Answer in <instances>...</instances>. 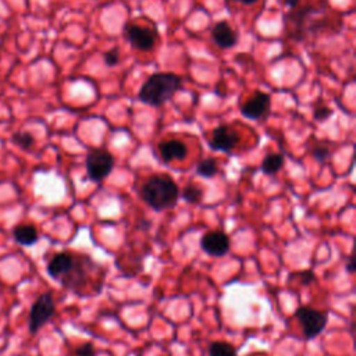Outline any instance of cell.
I'll return each instance as SVG.
<instances>
[{
    "mask_svg": "<svg viewBox=\"0 0 356 356\" xmlns=\"http://www.w3.org/2000/svg\"><path fill=\"white\" fill-rule=\"evenodd\" d=\"M95 267H99V266L95 264L88 256L75 253V259H74L71 268L68 270V273L64 277H61L58 280V282L68 291L78 293L86 285L88 278L92 273V268H95Z\"/></svg>",
    "mask_w": 356,
    "mask_h": 356,
    "instance_id": "obj_3",
    "label": "cell"
},
{
    "mask_svg": "<svg viewBox=\"0 0 356 356\" xmlns=\"http://www.w3.org/2000/svg\"><path fill=\"white\" fill-rule=\"evenodd\" d=\"M271 107V96L266 92L256 90L241 107V114L248 120H261L264 118Z\"/></svg>",
    "mask_w": 356,
    "mask_h": 356,
    "instance_id": "obj_7",
    "label": "cell"
},
{
    "mask_svg": "<svg viewBox=\"0 0 356 356\" xmlns=\"http://www.w3.org/2000/svg\"><path fill=\"white\" fill-rule=\"evenodd\" d=\"M182 88V78L174 72H154L140 86L138 99L152 107L167 103Z\"/></svg>",
    "mask_w": 356,
    "mask_h": 356,
    "instance_id": "obj_1",
    "label": "cell"
},
{
    "mask_svg": "<svg viewBox=\"0 0 356 356\" xmlns=\"http://www.w3.org/2000/svg\"><path fill=\"white\" fill-rule=\"evenodd\" d=\"M75 259V253L70 252V250H63L56 253L47 263L46 266V271L47 275L56 281H58L61 277H64L68 270L71 268L72 263Z\"/></svg>",
    "mask_w": 356,
    "mask_h": 356,
    "instance_id": "obj_12",
    "label": "cell"
},
{
    "mask_svg": "<svg viewBox=\"0 0 356 356\" xmlns=\"http://www.w3.org/2000/svg\"><path fill=\"white\" fill-rule=\"evenodd\" d=\"M56 313V303L51 292H43L36 298L32 303L29 316H28V331L31 335L38 334L44 324L50 321V318Z\"/></svg>",
    "mask_w": 356,
    "mask_h": 356,
    "instance_id": "obj_4",
    "label": "cell"
},
{
    "mask_svg": "<svg viewBox=\"0 0 356 356\" xmlns=\"http://www.w3.org/2000/svg\"><path fill=\"white\" fill-rule=\"evenodd\" d=\"M284 167V156L281 153H270L267 154L260 165V170L267 175L277 174Z\"/></svg>",
    "mask_w": 356,
    "mask_h": 356,
    "instance_id": "obj_16",
    "label": "cell"
},
{
    "mask_svg": "<svg viewBox=\"0 0 356 356\" xmlns=\"http://www.w3.org/2000/svg\"><path fill=\"white\" fill-rule=\"evenodd\" d=\"M181 196L185 202L191 204H197L203 199V189L196 184H188L184 186Z\"/></svg>",
    "mask_w": 356,
    "mask_h": 356,
    "instance_id": "obj_19",
    "label": "cell"
},
{
    "mask_svg": "<svg viewBox=\"0 0 356 356\" xmlns=\"http://www.w3.org/2000/svg\"><path fill=\"white\" fill-rule=\"evenodd\" d=\"M11 142L18 146L19 149L22 150H29L33 147L35 145V138L31 132L28 131H18V132H14L13 136H11Z\"/></svg>",
    "mask_w": 356,
    "mask_h": 356,
    "instance_id": "obj_20",
    "label": "cell"
},
{
    "mask_svg": "<svg viewBox=\"0 0 356 356\" xmlns=\"http://www.w3.org/2000/svg\"><path fill=\"white\" fill-rule=\"evenodd\" d=\"M312 156L317 160V161H320V163H323V161H325L327 159H330V156H331V150L327 147V146H324V145H316L314 147H312Z\"/></svg>",
    "mask_w": 356,
    "mask_h": 356,
    "instance_id": "obj_22",
    "label": "cell"
},
{
    "mask_svg": "<svg viewBox=\"0 0 356 356\" xmlns=\"http://www.w3.org/2000/svg\"><path fill=\"white\" fill-rule=\"evenodd\" d=\"M284 4L292 10V8H296L299 4H300V0H284Z\"/></svg>",
    "mask_w": 356,
    "mask_h": 356,
    "instance_id": "obj_26",
    "label": "cell"
},
{
    "mask_svg": "<svg viewBox=\"0 0 356 356\" xmlns=\"http://www.w3.org/2000/svg\"><path fill=\"white\" fill-rule=\"evenodd\" d=\"M241 140L239 134L229 125H218L211 131V136L209 139V146L216 152L229 153Z\"/></svg>",
    "mask_w": 356,
    "mask_h": 356,
    "instance_id": "obj_8",
    "label": "cell"
},
{
    "mask_svg": "<svg viewBox=\"0 0 356 356\" xmlns=\"http://www.w3.org/2000/svg\"><path fill=\"white\" fill-rule=\"evenodd\" d=\"M218 172V163L213 157H206L196 165V174L203 178H213Z\"/></svg>",
    "mask_w": 356,
    "mask_h": 356,
    "instance_id": "obj_17",
    "label": "cell"
},
{
    "mask_svg": "<svg viewBox=\"0 0 356 356\" xmlns=\"http://www.w3.org/2000/svg\"><path fill=\"white\" fill-rule=\"evenodd\" d=\"M209 356H238L236 349L225 341H214L209 345Z\"/></svg>",
    "mask_w": 356,
    "mask_h": 356,
    "instance_id": "obj_18",
    "label": "cell"
},
{
    "mask_svg": "<svg viewBox=\"0 0 356 356\" xmlns=\"http://www.w3.org/2000/svg\"><path fill=\"white\" fill-rule=\"evenodd\" d=\"M227 1H238V3H242V4H246V6H252V4H254L257 0H227Z\"/></svg>",
    "mask_w": 356,
    "mask_h": 356,
    "instance_id": "obj_28",
    "label": "cell"
},
{
    "mask_svg": "<svg viewBox=\"0 0 356 356\" xmlns=\"http://www.w3.org/2000/svg\"><path fill=\"white\" fill-rule=\"evenodd\" d=\"M298 275H299V280H300V284L302 285H309L312 284L316 277H314V273L312 270H303V271H298Z\"/></svg>",
    "mask_w": 356,
    "mask_h": 356,
    "instance_id": "obj_25",
    "label": "cell"
},
{
    "mask_svg": "<svg viewBox=\"0 0 356 356\" xmlns=\"http://www.w3.org/2000/svg\"><path fill=\"white\" fill-rule=\"evenodd\" d=\"M103 60H104V64L107 67H115L118 63H120V49L117 46L108 49L104 56H103Z\"/></svg>",
    "mask_w": 356,
    "mask_h": 356,
    "instance_id": "obj_21",
    "label": "cell"
},
{
    "mask_svg": "<svg viewBox=\"0 0 356 356\" xmlns=\"http://www.w3.org/2000/svg\"><path fill=\"white\" fill-rule=\"evenodd\" d=\"M140 199L153 210L163 211L172 209L178 200V185L168 175H152L149 177L140 191Z\"/></svg>",
    "mask_w": 356,
    "mask_h": 356,
    "instance_id": "obj_2",
    "label": "cell"
},
{
    "mask_svg": "<svg viewBox=\"0 0 356 356\" xmlns=\"http://www.w3.org/2000/svg\"><path fill=\"white\" fill-rule=\"evenodd\" d=\"M346 271H348L349 274H352V273L355 271V266H353V261H352V259H349V260L346 261Z\"/></svg>",
    "mask_w": 356,
    "mask_h": 356,
    "instance_id": "obj_27",
    "label": "cell"
},
{
    "mask_svg": "<svg viewBox=\"0 0 356 356\" xmlns=\"http://www.w3.org/2000/svg\"><path fill=\"white\" fill-rule=\"evenodd\" d=\"M124 36L132 47L142 51L152 50L156 43V33L152 29L136 24H127L124 28Z\"/></svg>",
    "mask_w": 356,
    "mask_h": 356,
    "instance_id": "obj_9",
    "label": "cell"
},
{
    "mask_svg": "<svg viewBox=\"0 0 356 356\" xmlns=\"http://www.w3.org/2000/svg\"><path fill=\"white\" fill-rule=\"evenodd\" d=\"M200 248L213 257H221L229 250V236L224 231H209L200 239Z\"/></svg>",
    "mask_w": 356,
    "mask_h": 356,
    "instance_id": "obj_11",
    "label": "cell"
},
{
    "mask_svg": "<svg viewBox=\"0 0 356 356\" xmlns=\"http://www.w3.org/2000/svg\"><path fill=\"white\" fill-rule=\"evenodd\" d=\"M320 10L316 8L312 4H307L300 8H292V11L288 13L285 17V25L289 26L288 29V36L292 38L293 40H302L305 38L303 35V28H305V21L313 15L314 13H318Z\"/></svg>",
    "mask_w": 356,
    "mask_h": 356,
    "instance_id": "obj_10",
    "label": "cell"
},
{
    "mask_svg": "<svg viewBox=\"0 0 356 356\" xmlns=\"http://www.w3.org/2000/svg\"><path fill=\"white\" fill-rule=\"evenodd\" d=\"M85 167L92 182H102L114 168V156L106 149H92L86 156Z\"/></svg>",
    "mask_w": 356,
    "mask_h": 356,
    "instance_id": "obj_6",
    "label": "cell"
},
{
    "mask_svg": "<svg viewBox=\"0 0 356 356\" xmlns=\"http://www.w3.org/2000/svg\"><path fill=\"white\" fill-rule=\"evenodd\" d=\"M295 317L302 325V332L306 339L318 337L328 323V314L325 312L309 306H299L295 310Z\"/></svg>",
    "mask_w": 356,
    "mask_h": 356,
    "instance_id": "obj_5",
    "label": "cell"
},
{
    "mask_svg": "<svg viewBox=\"0 0 356 356\" xmlns=\"http://www.w3.org/2000/svg\"><path fill=\"white\" fill-rule=\"evenodd\" d=\"M159 153L164 163H170L172 160H184L188 154V147L182 140L167 139L159 143Z\"/></svg>",
    "mask_w": 356,
    "mask_h": 356,
    "instance_id": "obj_14",
    "label": "cell"
},
{
    "mask_svg": "<svg viewBox=\"0 0 356 356\" xmlns=\"http://www.w3.org/2000/svg\"><path fill=\"white\" fill-rule=\"evenodd\" d=\"M75 356H96V348L92 342H83L74 350Z\"/></svg>",
    "mask_w": 356,
    "mask_h": 356,
    "instance_id": "obj_24",
    "label": "cell"
},
{
    "mask_svg": "<svg viewBox=\"0 0 356 356\" xmlns=\"http://www.w3.org/2000/svg\"><path fill=\"white\" fill-rule=\"evenodd\" d=\"M210 35L213 42L221 49H231L238 43V33L225 19L216 22L210 31Z\"/></svg>",
    "mask_w": 356,
    "mask_h": 356,
    "instance_id": "obj_13",
    "label": "cell"
},
{
    "mask_svg": "<svg viewBox=\"0 0 356 356\" xmlns=\"http://www.w3.org/2000/svg\"><path fill=\"white\" fill-rule=\"evenodd\" d=\"M248 356H256V355H254V353H252V355H248Z\"/></svg>",
    "mask_w": 356,
    "mask_h": 356,
    "instance_id": "obj_29",
    "label": "cell"
},
{
    "mask_svg": "<svg viewBox=\"0 0 356 356\" xmlns=\"http://www.w3.org/2000/svg\"><path fill=\"white\" fill-rule=\"evenodd\" d=\"M13 238L22 246H32L39 241V232L32 224H18L13 228Z\"/></svg>",
    "mask_w": 356,
    "mask_h": 356,
    "instance_id": "obj_15",
    "label": "cell"
},
{
    "mask_svg": "<svg viewBox=\"0 0 356 356\" xmlns=\"http://www.w3.org/2000/svg\"><path fill=\"white\" fill-rule=\"evenodd\" d=\"M331 115H332V108H330L328 106L321 104L318 107H314V110H313V118L320 122L327 121Z\"/></svg>",
    "mask_w": 356,
    "mask_h": 356,
    "instance_id": "obj_23",
    "label": "cell"
}]
</instances>
